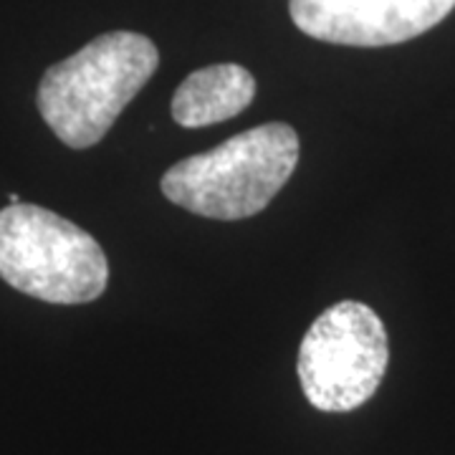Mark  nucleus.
Returning <instances> with one entry per match:
<instances>
[{"mask_svg":"<svg viewBox=\"0 0 455 455\" xmlns=\"http://www.w3.org/2000/svg\"><path fill=\"white\" fill-rule=\"evenodd\" d=\"M0 278L49 304H86L107 289L109 263L86 230L18 203L0 211Z\"/></svg>","mask_w":455,"mask_h":455,"instance_id":"obj_3","label":"nucleus"},{"mask_svg":"<svg viewBox=\"0 0 455 455\" xmlns=\"http://www.w3.org/2000/svg\"><path fill=\"white\" fill-rule=\"evenodd\" d=\"M299 163V134L271 122L241 132L211 152L185 157L163 178V193L185 211L241 220L260 212L289 182Z\"/></svg>","mask_w":455,"mask_h":455,"instance_id":"obj_2","label":"nucleus"},{"mask_svg":"<svg viewBox=\"0 0 455 455\" xmlns=\"http://www.w3.org/2000/svg\"><path fill=\"white\" fill-rule=\"evenodd\" d=\"M8 203H11V205H18V203H20V200H18L16 193H11V196H8Z\"/></svg>","mask_w":455,"mask_h":455,"instance_id":"obj_7","label":"nucleus"},{"mask_svg":"<svg viewBox=\"0 0 455 455\" xmlns=\"http://www.w3.org/2000/svg\"><path fill=\"white\" fill-rule=\"evenodd\" d=\"M157 64L160 51L142 33H104L44 74L36 94L38 112L66 147H94Z\"/></svg>","mask_w":455,"mask_h":455,"instance_id":"obj_1","label":"nucleus"},{"mask_svg":"<svg viewBox=\"0 0 455 455\" xmlns=\"http://www.w3.org/2000/svg\"><path fill=\"white\" fill-rule=\"evenodd\" d=\"M455 0H291L301 33L339 46H395L438 26Z\"/></svg>","mask_w":455,"mask_h":455,"instance_id":"obj_5","label":"nucleus"},{"mask_svg":"<svg viewBox=\"0 0 455 455\" xmlns=\"http://www.w3.org/2000/svg\"><path fill=\"white\" fill-rule=\"evenodd\" d=\"M382 319L362 301H339L316 316L299 347V382L322 412H349L372 397L387 372Z\"/></svg>","mask_w":455,"mask_h":455,"instance_id":"obj_4","label":"nucleus"},{"mask_svg":"<svg viewBox=\"0 0 455 455\" xmlns=\"http://www.w3.org/2000/svg\"><path fill=\"white\" fill-rule=\"evenodd\" d=\"M256 97L253 74L238 64H215L193 71L172 97V119L185 130L233 119Z\"/></svg>","mask_w":455,"mask_h":455,"instance_id":"obj_6","label":"nucleus"}]
</instances>
